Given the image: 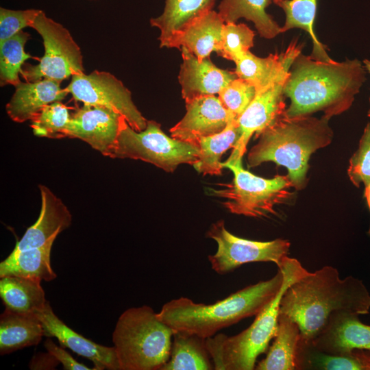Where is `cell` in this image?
<instances>
[{
	"label": "cell",
	"instance_id": "1",
	"mask_svg": "<svg viewBox=\"0 0 370 370\" xmlns=\"http://www.w3.org/2000/svg\"><path fill=\"white\" fill-rule=\"evenodd\" d=\"M366 80V69L358 59L323 62L300 53L294 60L284 87L291 103L288 117L323 112L330 119L352 105Z\"/></svg>",
	"mask_w": 370,
	"mask_h": 370
},
{
	"label": "cell",
	"instance_id": "2",
	"mask_svg": "<svg viewBox=\"0 0 370 370\" xmlns=\"http://www.w3.org/2000/svg\"><path fill=\"white\" fill-rule=\"evenodd\" d=\"M369 309L370 294L362 280L351 275L341 279L336 268L325 266L289 286L282 297L280 311L298 324L301 338L311 341L334 312L360 315L368 314Z\"/></svg>",
	"mask_w": 370,
	"mask_h": 370
},
{
	"label": "cell",
	"instance_id": "3",
	"mask_svg": "<svg viewBox=\"0 0 370 370\" xmlns=\"http://www.w3.org/2000/svg\"><path fill=\"white\" fill-rule=\"evenodd\" d=\"M283 283L284 274L278 268L271 279L249 285L212 304L181 297L164 304L156 315L173 332L208 338L242 319L256 316L276 296Z\"/></svg>",
	"mask_w": 370,
	"mask_h": 370
},
{
	"label": "cell",
	"instance_id": "4",
	"mask_svg": "<svg viewBox=\"0 0 370 370\" xmlns=\"http://www.w3.org/2000/svg\"><path fill=\"white\" fill-rule=\"evenodd\" d=\"M329 120L325 116L320 119L311 115L290 118L284 114L256 136L259 140L247 155L248 167L273 162L287 169L295 190L304 189L308 182L310 156L332 141L334 132Z\"/></svg>",
	"mask_w": 370,
	"mask_h": 370
},
{
	"label": "cell",
	"instance_id": "5",
	"mask_svg": "<svg viewBox=\"0 0 370 370\" xmlns=\"http://www.w3.org/2000/svg\"><path fill=\"white\" fill-rule=\"evenodd\" d=\"M284 274L283 285L271 302L256 316L245 330L228 336L217 334L206 338V346L216 370H253L257 358L264 353L278 330L282 297L295 281L308 271L295 258L287 256L280 266Z\"/></svg>",
	"mask_w": 370,
	"mask_h": 370
},
{
	"label": "cell",
	"instance_id": "6",
	"mask_svg": "<svg viewBox=\"0 0 370 370\" xmlns=\"http://www.w3.org/2000/svg\"><path fill=\"white\" fill-rule=\"evenodd\" d=\"M173 335L150 306L127 309L112 332L120 370H160L169 359Z\"/></svg>",
	"mask_w": 370,
	"mask_h": 370
},
{
	"label": "cell",
	"instance_id": "7",
	"mask_svg": "<svg viewBox=\"0 0 370 370\" xmlns=\"http://www.w3.org/2000/svg\"><path fill=\"white\" fill-rule=\"evenodd\" d=\"M223 167L233 173V180L220 184L219 188L212 190L214 195L223 199V205L231 213L254 218L275 215L274 207L285 203L293 195L288 175L261 177L244 169L242 160Z\"/></svg>",
	"mask_w": 370,
	"mask_h": 370
},
{
	"label": "cell",
	"instance_id": "8",
	"mask_svg": "<svg viewBox=\"0 0 370 370\" xmlns=\"http://www.w3.org/2000/svg\"><path fill=\"white\" fill-rule=\"evenodd\" d=\"M199 152L198 147L167 136L160 123L147 120L140 132L123 124L111 158L140 160L172 173L180 164L193 165Z\"/></svg>",
	"mask_w": 370,
	"mask_h": 370
},
{
	"label": "cell",
	"instance_id": "9",
	"mask_svg": "<svg viewBox=\"0 0 370 370\" xmlns=\"http://www.w3.org/2000/svg\"><path fill=\"white\" fill-rule=\"evenodd\" d=\"M30 27L42 37L45 53L38 64H25L22 69L27 82L49 79L62 82L84 73L80 48L64 27L40 10Z\"/></svg>",
	"mask_w": 370,
	"mask_h": 370
},
{
	"label": "cell",
	"instance_id": "10",
	"mask_svg": "<svg viewBox=\"0 0 370 370\" xmlns=\"http://www.w3.org/2000/svg\"><path fill=\"white\" fill-rule=\"evenodd\" d=\"M206 236L217 244L216 253L208 260L212 269L221 275L250 262H270L278 267L291 246L288 241L281 238L258 241L240 238L226 229L223 220L212 224Z\"/></svg>",
	"mask_w": 370,
	"mask_h": 370
},
{
	"label": "cell",
	"instance_id": "11",
	"mask_svg": "<svg viewBox=\"0 0 370 370\" xmlns=\"http://www.w3.org/2000/svg\"><path fill=\"white\" fill-rule=\"evenodd\" d=\"M65 89L75 101L117 111L136 131H142L147 126V120L133 102L130 91L108 72L94 71L90 74L73 75Z\"/></svg>",
	"mask_w": 370,
	"mask_h": 370
},
{
	"label": "cell",
	"instance_id": "12",
	"mask_svg": "<svg viewBox=\"0 0 370 370\" xmlns=\"http://www.w3.org/2000/svg\"><path fill=\"white\" fill-rule=\"evenodd\" d=\"M289 71H284L268 86L256 91L252 101L237 119L239 136L230 156L222 162L223 166L242 160L251 137L254 134L258 136L284 115L286 108L284 87Z\"/></svg>",
	"mask_w": 370,
	"mask_h": 370
},
{
	"label": "cell",
	"instance_id": "13",
	"mask_svg": "<svg viewBox=\"0 0 370 370\" xmlns=\"http://www.w3.org/2000/svg\"><path fill=\"white\" fill-rule=\"evenodd\" d=\"M125 122L124 116L114 110L84 103L71 114L65 137L80 139L103 156L111 158Z\"/></svg>",
	"mask_w": 370,
	"mask_h": 370
},
{
	"label": "cell",
	"instance_id": "14",
	"mask_svg": "<svg viewBox=\"0 0 370 370\" xmlns=\"http://www.w3.org/2000/svg\"><path fill=\"white\" fill-rule=\"evenodd\" d=\"M186 114L170 130L171 136L198 147L199 140L222 132L235 116L225 109L215 95L185 101Z\"/></svg>",
	"mask_w": 370,
	"mask_h": 370
},
{
	"label": "cell",
	"instance_id": "15",
	"mask_svg": "<svg viewBox=\"0 0 370 370\" xmlns=\"http://www.w3.org/2000/svg\"><path fill=\"white\" fill-rule=\"evenodd\" d=\"M36 314L42 323L45 336L56 338L62 347L90 360L96 370H120L114 346L97 344L75 332L55 314L48 301Z\"/></svg>",
	"mask_w": 370,
	"mask_h": 370
},
{
	"label": "cell",
	"instance_id": "16",
	"mask_svg": "<svg viewBox=\"0 0 370 370\" xmlns=\"http://www.w3.org/2000/svg\"><path fill=\"white\" fill-rule=\"evenodd\" d=\"M358 315L347 310L334 312L312 343L330 354L345 355L355 349L370 352V325L362 323Z\"/></svg>",
	"mask_w": 370,
	"mask_h": 370
},
{
	"label": "cell",
	"instance_id": "17",
	"mask_svg": "<svg viewBox=\"0 0 370 370\" xmlns=\"http://www.w3.org/2000/svg\"><path fill=\"white\" fill-rule=\"evenodd\" d=\"M182 63L178 75L184 101L201 95L219 92L238 77L234 71L221 69L210 60H199L184 47H181Z\"/></svg>",
	"mask_w": 370,
	"mask_h": 370
},
{
	"label": "cell",
	"instance_id": "18",
	"mask_svg": "<svg viewBox=\"0 0 370 370\" xmlns=\"http://www.w3.org/2000/svg\"><path fill=\"white\" fill-rule=\"evenodd\" d=\"M38 187L41 195L39 217L18 241L12 253L41 247L71 225V214L62 200L47 186L40 184Z\"/></svg>",
	"mask_w": 370,
	"mask_h": 370
},
{
	"label": "cell",
	"instance_id": "19",
	"mask_svg": "<svg viewBox=\"0 0 370 370\" xmlns=\"http://www.w3.org/2000/svg\"><path fill=\"white\" fill-rule=\"evenodd\" d=\"M60 82L44 79L36 82H20L15 92L6 104L10 118L17 123L31 120L45 106L62 101L67 95Z\"/></svg>",
	"mask_w": 370,
	"mask_h": 370
},
{
	"label": "cell",
	"instance_id": "20",
	"mask_svg": "<svg viewBox=\"0 0 370 370\" xmlns=\"http://www.w3.org/2000/svg\"><path fill=\"white\" fill-rule=\"evenodd\" d=\"M301 48L297 40H293L284 51L271 53L265 58L256 56L249 51L235 63L234 72L238 77L252 84L257 91L291 69L294 60L301 53Z\"/></svg>",
	"mask_w": 370,
	"mask_h": 370
},
{
	"label": "cell",
	"instance_id": "21",
	"mask_svg": "<svg viewBox=\"0 0 370 370\" xmlns=\"http://www.w3.org/2000/svg\"><path fill=\"white\" fill-rule=\"evenodd\" d=\"M224 25L219 14L212 10L174 36L167 47L181 49L184 47L199 60L210 58L212 52L219 54Z\"/></svg>",
	"mask_w": 370,
	"mask_h": 370
},
{
	"label": "cell",
	"instance_id": "22",
	"mask_svg": "<svg viewBox=\"0 0 370 370\" xmlns=\"http://www.w3.org/2000/svg\"><path fill=\"white\" fill-rule=\"evenodd\" d=\"M216 0H166L161 15L150 19L152 27L158 28L160 47L169 42L199 17L212 10Z\"/></svg>",
	"mask_w": 370,
	"mask_h": 370
},
{
	"label": "cell",
	"instance_id": "23",
	"mask_svg": "<svg viewBox=\"0 0 370 370\" xmlns=\"http://www.w3.org/2000/svg\"><path fill=\"white\" fill-rule=\"evenodd\" d=\"M44 336L36 313L23 314L5 309L0 316V354H8L37 345Z\"/></svg>",
	"mask_w": 370,
	"mask_h": 370
},
{
	"label": "cell",
	"instance_id": "24",
	"mask_svg": "<svg viewBox=\"0 0 370 370\" xmlns=\"http://www.w3.org/2000/svg\"><path fill=\"white\" fill-rule=\"evenodd\" d=\"M296 370H370V352L355 349L345 355L330 354L317 349L311 341L300 338Z\"/></svg>",
	"mask_w": 370,
	"mask_h": 370
},
{
	"label": "cell",
	"instance_id": "25",
	"mask_svg": "<svg viewBox=\"0 0 370 370\" xmlns=\"http://www.w3.org/2000/svg\"><path fill=\"white\" fill-rule=\"evenodd\" d=\"M55 239L41 247L11 252L0 262V278L10 275L41 282L53 280L57 275L51 267L50 255Z\"/></svg>",
	"mask_w": 370,
	"mask_h": 370
},
{
	"label": "cell",
	"instance_id": "26",
	"mask_svg": "<svg viewBox=\"0 0 370 370\" xmlns=\"http://www.w3.org/2000/svg\"><path fill=\"white\" fill-rule=\"evenodd\" d=\"M278 330L267 356L256 365V370H296V352L300 338L298 324L280 311Z\"/></svg>",
	"mask_w": 370,
	"mask_h": 370
},
{
	"label": "cell",
	"instance_id": "27",
	"mask_svg": "<svg viewBox=\"0 0 370 370\" xmlns=\"http://www.w3.org/2000/svg\"><path fill=\"white\" fill-rule=\"evenodd\" d=\"M0 297L5 309L23 314L36 313L47 302L41 281L16 276L0 278Z\"/></svg>",
	"mask_w": 370,
	"mask_h": 370
},
{
	"label": "cell",
	"instance_id": "28",
	"mask_svg": "<svg viewBox=\"0 0 370 370\" xmlns=\"http://www.w3.org/2000/svg\"><path fill=\"white\" fill-rule=\"evenodd\" d=\"M206 338L186 332H173L169 360L160 370H210L213 362Z\"/></svg>",
	"mask_w": 370,
	"mask_h": 370
},
{
	"label": "cell",
	"instance_id": "29",
	"mask_svg": "<svg viewBox=\"0 0 370 370\" xmlns=\"http://www.w3.org/2000/svg\"><path fill=\"white\" fill-rule=\"evenodd\" d=\"M271 1L272 0H221L218 13L225 23H236L238 19L245 18L254 23L261 37L271 39L282 33L281 27L265 11Z\"/></svg>",
	"mask_w": 370,
	"mask_h": 370
},
{
	"label": "cell",
	"instance_id": "30",
	"mask_svg": "<svg viewBox=\"0 0 370 370\" xmlns=\"http://www.w3.org/2000/svg\"><path fill=\"white\" fill-rule=\"evenodd\" d=\"M238 136V125L234 119L222 132L202 138L198 144V158L193 164L195 169L204 175H220L224 169L221 158L227 150L233 148Z\"/></svg>",
	"mask_w": 370,
	"mask_h": 370
},
{
	"label": "cell",
	"instance_id": "31",
	"mask_svg": "<svg viewBox=\"0 0 370 370\" xmlns=\"http://www.w3.org/2000/svg\"><path fill=\"white\" fill-rule=\"evenodd\" d=\"M286 14L282 33L293 28H300L306 32L312 41L310 56L315 60L332 62L325 51V47L319 42L314 32V21L317 14V0H273Z\"/></svg>",
	"mask_w": 370,
	"mask_h": 370
},
{
	"label": "cell",
	"instance_id": "32",
	"mask_svg": "<svg viewBox=\"0 0 370 370\" xmlns=\"http://www.w3.org/2000/svg\"><path fill=\"white\" fill-rule=\"evenodd\" d=\"M30 35L18 32L12 37L0 43V84L16 86L20 82L23 65L32 56L25 51V45Z\"/></svg>",
	"mask_w": 370,
	"mask_h": 370
},
{
	"label": "cell",
	"instance_id": "33",
	"mask_svg": "<svg viewBox=\"0 0 370 370\" xmlns=\"http://www.w3.org/2000/svg\"><path fill=\"white\" fill-rule=\"evenodd\" d=\"M71 114L61 101L45 106L31 119V127L35 136L49 138H65Z\"/></svg>",
	"mask_w": 370,
	"mask_h": 370
},
{
	"label": "cell",
	"instance_id": "34",
	"mask_svg": "<svg viewBox=\"0 0 370 370\" xmlns=\"http://www.w3.org/2000/svg\"><path fill=\"white\" fill-rule=\"evenodd\" d=\"M254 32L244 23H225L218 55L236 63L254 46Z\"/></svg>",
	"mask_w": 370,
	"mask_h": 370
},
{
	"label": "cell",
	"instance_id": "35",
	"mask_svg": "<svg viewBox=\"0 0 370 370\" xmlns=\"http://www.w3.org/2000/svg\"><path fill=\"white\" fill-rule=\"evenodd\" d=\"M255 95V87L246 80L237 77L219 92L218 98L223 107L238 119Z\"/></svg>",
	"mask_w": 370,
	"mask_h": 370
},
{
	"label": "cell",
	"instance_id": "36",
	"mask_svg": "<svg viewBox=\"0 0 370 370\" xmlns=\"http://www.w3.org/2000/svg\"><path fill=\"white\" fill-rule=\"evenodd\" d=\"M347 175L356 187L370 184V122L364 130L358 148L349 159Z\"/></svg>",
	"mask_w": 370,
	"mask_h": 370
},
{
	"label": "cell",
	"instance_id": "37",
	"mask_svg": "<svg viewBox=\"0 0 370 370\" xmlns=\"http://www.w3.org/2000/svg\"><path fill=\"white\" fill-rule=\"evenodd\" d=\"M40 10H12L0 8V43L30 25Z\"/></svg>",
	"mask_w": 370,
	"mask_h": 370
},
{
	"label": "cell",
	"instance_id": "38",
	"mask_svg": "<svg viewBox=\"0 0 370 370\" xmlns=\"http://www.w3.org/2000/svg\"><path fill=\"white\" fill-rule=\"evenodd\" d=\"M46 350L53 355L56 360L62 365L63 369L66 370H92L94 368H89L87 366L77 362L69 352L63 349L62 346H58L50 338L47 339L44 343Z\"/></svg>",
	"mask_w": 370,
	"mask_h": 370
},
{
	"label": "cell",
	"instance_id": "39",
	"mask_svg": "<svg viewBox=\"0 0 370 370\" xmlns=\"http://www.w3.org/2000/svg\"><path fill=\"white\" fill-rule=\"evenodd\" d=\"M60 362L49 352L40 353L35 356L29 363L31 369H51Z\"/></svg>",
	"mask_w": 370,
	"mask_h": 370
},
{
	"label": "cell",
	"instance_id": "40",
	"mask_svg": "<svg viewBox=\"0 0 370 370\" xmlns=\"http://www.w3.org/2000/svg\"><path fill=\"white\" fill-rule=\"evenodd\" d=\"M365 197L366 198L367 203L369 212H370V184L365 186ZM369 234H370V226H369Z\"/></svg>",
	"mask_w": 370,
	"mask_h": 370
},
{
	"label": "cell",
	"instance_id": "41",
	"mask_svg": "<svg viewBox=\"0 0 370 370\" xmlns=\"http://www.w3.org/2000/svg\"><path fill=\"white\" fill-rule=\"evenodd\" d=\"M363 65L366 71H367L368 73L370 74V60L367 59H365L363 60Z\"/></svg>",
	"mask_w": 370,
	"mask_h": 370
},
{
	"label": "cell",
	"instance_id": "42",
	"mask_svg": "<svg viewBox=\"0 0 370 370\" xmlns=\"http://www.w3.org/2000/svg\"><path fill=\"white\" fill-rule=\"evenodd\" d=\"M369 104H370V99H369ZM367 115H368V116L370 117V108H369V109L368 110Z\"/></svg>",
	"mask_w": 370,
	"mask_h": 370
}]
</instances>
